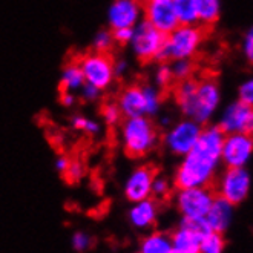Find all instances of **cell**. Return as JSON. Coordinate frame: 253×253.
Instances as JSON below:
<instances>
[{
    "instance_id": "obj_7",
    "label": "cell",
    "mask_w": 253,
    "mask_h": 253,
    "mask_svg": "<svg viewBox=\"0 0 253 253\" xmlns=\"http://www.w3.org/2000/svg\"><path fill=\"white\" fill-rule=\"evenodd\" d=\"M201 129L203 125L184 117L166 127L165 135H163V144L172 155L184 157L197 144L201 135Z\"/></svg>"
},
{
    "instance_id": "obj_6",
    "label": "cell",
    "mask_w": 253,
    "mask_h": 253,
    "mask_svg": "<svg viewBox=\"0 0 253 253\" xmlns=\"http://www.w3.org/2000/svg\"><path fill=\"white\" fill-rule=\"evenodd\" d=\"M166 34L147 23L144 19L132 29V39L127 44L132 55L140 62H158L160 54L165 46Z\"/></svg>"
},
{
    "instance_id": "obj_38",
    "label": "cell",
    "mask_w": 253,
    "mask_h": 253,
    "mask_svg": "<svg viewBox=\"0 0 253 253\" xmlns=\"http://www.w3.org/2000/svg\"><path fill=\"white\" fill-rule=\"evenodd\" d=\"M160 125L163 127H169L172 125V118L169 114H165V115H160Z\"/></svg>"
},
{
    "instance_id": "obj_33",
    "label": "cell",
    "mask_w": 253,
    "mask_h": 253,
    "mask_svg": "<svg viewBox=\"0 0 253 253\" xmlns=\"http://www.w3.org/2000/svg\"><path fill=\"white\" fill-rule=\"evenodd\" d=\"M132 29L133 28H117L112 29V37L115 44H120V46H127L132 39Z\"/></svg>"
},
{
    "instance_id": "obj_14",
    "label": "cell",
    "mask_w": 253,
    "mask_h": 253,
    "mask_svg": "<svg viewBox=\"0 0 253 253\" xmlns=\"http://www.w3.org/2000/svg\"><path fill=\"white\" fill-rule=\"evenodd\" d=\"M143 19L163 34H169L180 25L172 0H143Z\"/></svg>"
},
{
    "instance_id": "obj_16",
    "label": "cell",
    "mask_w": 253,
    "mask_h": 253,
    "mask_svg": "<svg viewBox=\"0 0 253 253\" xmlns=\"http://www.w3.org/2000/svg\"><path fill=\"white\" fill-rule=\"evenodd\" d=\"M233 207L235 206L230 204L227 200L221 198L218 195L215 197L209 212H207L204 216V219H206L207 224H209L211 230L224 233L229 229L230 222L233 219Z\"/></svg>"
},
{
    "instance_id": "obj_17",
    "label": "cell",
    "mask_w": 253,
    "mask_h": 253,
    "mask_svg": "<svg viewBox=\"0 0 253 253\" xmlns=\"http://www.w3.org/2000/svg\"><path fill=\"white\" fill-rule=\"evenodd\" d=\"M157 215H158V201L154 200L152 197L141 200V201H137L135 206L132 207L130 213H129L130 221L137 227L154 226Z\"/></svg>"
},
{
    "instance_id": "obj_31",
    "label": "cell",
    "mask_w": 253,
    "mask_h": 253,
    "mask_svg": "<svg viewBox=\"0 0 253 253\" xmlns=\"http://www.w3.org/2000/svg\"><path fill=\"white\" fill-rule=\"evenodd\" d=\"M241 52L247 63L253 65V25L247 29L241 40Z\"/></svg>"
},
{
    "instance_id": "obj_4",
    "label": "cell",
    "mask_w": 253,
    "mask_h": 253,
    "mask_svg": "<svg viewBox=\"0 0 253 253\" xmlns=\"http://www.w3.org/2000/svg\"><path fill=\"white\" fill-rule=\"evenodd\" d=\"M117 106L123 118L130 117H155L161 112L163 92L154 83L127 84L117 97Z\"/></svg>"
},
{
    "instance_id": "obj_22",
    "label": "cell",
    "mask_w": 253,
    "mask_h": 253,
    "mask_svg": "<svg viewBox=\"0 0 253 253\" xmlns=\"http://www.w3.org/2000/svg\"><path fill=\"white\" fill-rule=\"evenodd\" d=\"M226 240L219 232H209L201 238L198 253H224Z\"/></svg>"
},
{
    "instance_id": "obj_23",
    "label": "cell",
    "mask_w": 253,
    "mask_h": 253,
    "mask_svg": "<svg viewBox=\"0 0 253 253\" xmlns=\"http://www.w3.org/2000/svg\"><path fill=\"white\" fill-rule=\"evenodd\" d=\"M71 126L79 130V132H84L87 135H98L101 132V123L94 120L91 117H86L83 114H76L71 117Z\"/></svg>"
},
{
    "instance_id": "obj_34",
    "label": "cell",
    "mask_w": 253,
    "mask_h": 253,
    "mask_svg": "<svg viewBox=\"0 0 253 253\" xmlns=\"http://www.w3.org/2000/svg\"><path fill=\"white\" fill-rule=\"evenodd\" d=\"M72 244H74V249L77 252H84L87 250L89 247L92 246V238L86 235V233H76L74 235V240H72Z\"/></svg>"
},
{
    "instance_id": "obj_5",
    "label": "cell",
    "mask_w": 253,
    "mask_h": 253,
    "mask_svg": "<svg viewBox=\"0 0 253 253\" xmlns=\"http://www.w3.org/2000/svg\"><path fill=\"white\" fill-rule=\"evenodd\" d=\"M204 42V31L200 25H178L166 34L165 46L158 62L192 60L198 54Z\"/></svg>"
},
{
    "instance_id": "obj_15",
    "label": "cell",
    "mask_w": 253,
    "mask_h": 253,
    "mask_svg": "<svg viewBox=\"0 0 253 253\" xmlns=\"http://www.w3.org/2000/svg\"><path fill=\"white\" fill-rule=\"evenodd\" d=\"M157 176V170L151 165H141L132 170L125 184V195L129 201L137 203L151 197L152 183Z\"/></svg>"
},
{
    "instance_id": "obj_36",
    "label": "cell",
    "mask_w": 253,
    "mask_h": 253,
    "mask_svg": "<svg viewBox=\"0 0 253 253\" xmlns=\"http://www.w3.org/2000/svg\"><path fill=\"white\" fill-rule=\"evenodd\" d=\"M60 103L63 108H72L77 103V95L74 92H68V91H62L60 94Z\"/></svg>"
},
{
    "instance_id": "obj_25",
    "label": "cell",
    "mask_w": 253,
    "mask_h": 253,
    "mask_svg": "<svg viewBox=\"0 0 253 253\" xmlns=\"http://www.w3.org/2000/svg\"><path fill=\"white\" fill-rule=\"evenodd\" d=\"M114 44L115 42L112 37V29H108V28L98 29L95 36L92 37V51L108 54L114 48Z\"/></svg>"
},
{
    "instance_id": "obj_11",
    "label": "cell",
    "mask_w": 253,
    "mask_h": 253,
    "mask_svg": "<svg viewBox=\"0 0 253 253\" xmlns=\"http://www.w3.org/2000/svg\"><path fill=\"white\" fill-rule=\"evenodd\" d=\"M253 157L252 133H226L221 147V163L226 168H246Z\"/></svg>"
},
{
    "instance_id": "obj_29",
    "label": "cell",
    "mask_w": 253,
    "mask_h": 253,
    "mask_svg": "<svg viewBox=\"0 0 253 253\" xmlns=\"http://www.w3.org/2000/svg\"><path fill=\"white\" fill-rule=\"evenodd\" d=\"M238 100L253 108V76L244 79L238 86Z\"/></svg>"
},
{
    "instance_id": "obj_13",
    "label": "cell",
    "mask_w": 253,
    "mask_h": 253,
    "mask_svg": "<svg viewBox=\"0 0 253 253\" xmlns=\"http://www.w3.org/2000/svg\"><path fill=\"white\" fill-rule=\"evenodd\" d=\"M143 20V0H112L106 11L109 29L133 28Z\"/></svg>"
},
{
    "instance_id": "obj_19",
    "label": "cell",
    "mask_w": 253,
    "mask_h": 253,
    "mask_svg": "<svg viewBox=\"0 0 253 253\" xmlns=\"http://www.w3.org/2000/svg\"><path fill=\"white\" fill-rule=\"evenodd\" d=\"M195 5L198 14V25L212 26L219 20L222 0H195Z\"/></svg>"
},
{
    "instance_id": "obj_8",
    "label": "cell",
    "mask_w": 253,
    "mask_h": 253,
    "mask_svg": "<svg viewBox=\"0 0 253 253\" xmlns=\"http://www.w3.org/2000/svg\"><path fill=\"white\" fill-rule=\"evenodd\" d=\"M79 65L82 68L86 83L98 87L100 91H106V89L112 86L115 80V74L114 60L109 54L91 51L80 58Z\"/></svg>"
},
{
    "instance_id": "obj_20",
    "label": "cell",
    "mask_w": 253,
    "mask_h": 253,
    "mask_svg": "<svg viewBox=\"0 0 253 253\" xmlns=\"http://www.w3.org/2000/svg\"><path fill=\"white\" fill-rule=\"evenodd\" d=\"M172 249V238L169 235L154 232L143 241L140 253H170Z\"/></svg>"
},
{
    "instance_id": "obj_35",
    "label": "cell",
    "mask_w": 253,
    "mask_h": 253,
    "mask_svg": "<svg viewBox=\"0 0 253 253\" xmlns=\"http://www.w3.org/2000/svg\"><path fill=\"white\" fill-rule=\"evenodd\" d=\"M130 66L127 60H114V74H115V79H120L125 77L126 74L129 72Z\"/></svg>"
},
{
    "instance_id": "obj_28",
    "label": "cell",
    "mask_w": 253,
    "mask_h": 253,
    "mask_svg": "<svg viewBox=\"0 0 253 253\" xmlns=\"http://www.w3.org/2000/svg\"><path fill=\"white\" fill-rule=\"evenodd\" d=\"M122 112L118 109L117 103H106L105 106L101 108V120L106 126H117L122 123Z\"/></svg>"
},
{
    "instance_id": "obj_9",
    "label": "cell",
    "mask_w": 253,
    "mask_h": 253,
    "mask_svg": "<svg viewBox=\"0 0 253 253\" xmlns=\"http://www.w3.org/2000/svg\"><path fill=\"white\" fill-rule=\"evenodd\" d=\"M215 197L216 193L211 186L176 189L175 203L183 218L198 219L204 218L206 213L209 212Z\"/></svg>"
},
{
    "instance_id": "obj_1",
    "label": "cell",
    "mask_w": 253,
    "mask_h": 253,
    "mask_svg": "<svg viewBox=\"0 0 253 253\" xmlns=\"http://www.w3.org/2000/svg\"><path fill=\"white\" fill-rule=\"evenodd\" d=\"M226 133L218 125H204L201 135L190 151L181 157L173 175L176 189L211 186L216 178L221 163V147Z\"/></svg>"
},
{
    "instance_id": "obj_27",
    "label": "cell",
    "mask_w": 253,
    "mask_h": 253,
    "mask_svg": "<svg viewBox=\"0 0 253 253\" xmlns=\"http://www.w3.org/2000/svg\"><path fill=\"white\" fill-rule=\"evenodd\" d=\"M170 190H172V184L169 183L168 178L165 176H160L157 175L155 180L152 183V192H151V197L157 201L160 200H166L170 195Z\"/></svg>"
},
{
    "instance_id": "obj_30",
    "label": "cell",
    "mask_w": 253,
    "mask_h": 253,
    "mask_svg": "<svg viewBox=\"0 0 253 253\" xmlns=\"http://www.w3.org/2000/svg\"><path fill=\"white\" fill-rule=\"evenodd\" d=\"M65 178L69 181V183H76L79 181L80 178L84 175V166H83V163L79 161V160H71L69 161V166L68 169L65 170Z\"/></svg>"
},
{
    "instance_id": "obj_40",
    "label": "cell",
    "mask_w": 253,
    "mask_h": 253,
    "mask_svg": "<svg viewBox=\"0 0 253 253\" xmlns=\"http://www.w3.org/2000/svg\"><path fill=\"white\" fill-rule=\"evenodd\" d=\"M252 135H253V132H252Z\"/></svg>"
},
{
    "instance_id": "obj_2",
    "label": "cell",
    "mask_w": 253,
    "mask_h": 253,
    "mask_svg": "<svg viewBox=\"0 0 253 253\" xmlns=\"http://www.w3.org/2000/svg\"><path fill=\"white\" fill-rule=\"evenodd\" d=\"M173 97L181 114L203 126L209 125V122L221 109L222 101L221 86L212 77L201 80H195L192 77L176 82Z\"/></svg>"
},
{
    "instance_id": "obj_21",
    "label": "cell",
    "mask_w": 253,
    "mask_h": 253,
    "mask_svg": "<svg viewBox=\"0 0 253 253\" xmlns=\"http://www.w3.org/2000/svg\"><path fill=\"white\" fill-rule=\"evenodd\" d=\"M175 16L180 25H198L195 0H172Z\"/></svg>"
},
{
    "instance_id": "obj_10",
    "label": "cell",
    "mask_w": 253,
    "mask_h": 253,
    "mask_svg": "<svg viewBox=\"0 0 253 253\" xmlns=\"http://www.w3.org/2000/svg\"><path fill=\"white\" fill-rule=\"evenodd\" d=\"M252 176L246 168H226L218 178L216 195L227 200L230 204L238 206L250 193Z\"/></svg>"
},
{
    "instance_id": "obj_39",
    "label": "cell",
    "mask_w": 253,
    "mask_h": 253,
    "mask_svg": "<svg viewBox=\"0 0 253 253\" xmlns=\"http://www.w3.org/2000/svg\"><path fill=\"white\" fill-rule=\"evenodd\" d=\"M170 253H189V252H184V250H178V249H172Z\"/></svg>"
},
{
    "instance_id": "obj_26",
    "label": "cell",
    "mask_w": 253,
    "mask_h": 253,
    "mask_svg": "<svg viewBox=\"0 0 253 253\" xmlns=\"http://www.w3.org/2000/svg\"><path fill=\"white\" fill-rule=\"evenodd\" d=\"M170 69L175 82H181L193 77V71H195V65L192 60H173L170 62Z\"/></svg>"
},
{
    "instance_id": "obj_32",
    "label": "cell",
    "mask_w": 253,
    "mask_h": 253,
    "mask_svg": "<svg viewBox=\"0 0 253 253\" xmlns=\"http://www.w3.org/2000/svg\"><path fill=\"white\" fill-rule=\"evenodd\" d=\"M79 94H80V98H82L83 101L94 103V101H97V100L101 97L103 91H100L98 87H95V86H92V84L84 83V84L82 86V89L79 91Z\"/></svg>"
},
{
    "instance_id": "obj_37",
    "label": "cell",
    "mask_w": 253,
    "mask_h": 253,
    "mask_svg": "<svg viewBox=\"0 0 253 253\" xmlns=\"http://www.w3.org/2000/svg\"><path fill=\"white\" fill-rule=\"evenodd\" d=\"M69 158L66 157V155H58L57 158H55V161H54V166H55V169L60 172V173H65V170L68 169V166H69Z\"/></svg>"
},
{
    "instance_id": "obj_24",
    "label": "cell",
    "mask_w": 253,
    "mask_h": 253,
    "mask_svg": "<svg viewBox=\"0 0 253 253\" xmlns=\"http://www.w3.org/2000/svg\"><path fill=\"white\" fill-rule=\"evenodd\" d=\"M173 76H172V69H170V63L169 62H158L157 68L154 69L152 74V83L158 87V89H168L172 86L173 83Z\"/></svg>"
},
{
    "instance_id": "obj_12",
    "label": "cell",
    "mask_w": 253,
    "mask_h": 253,
    "mask_svg": "<svg viewBox=\"0 0 253 253\" xmlns=\"http://www.w3.org/2000/svg\"><path fill=\"white\" fill-rule=\"evenodd\" d=\"M216 125L224 133H252L253 108L236 98L221 109Z\"/></svg>"
},
{
    "instance_id": "obj_18",
    "label": "cell",
    "mask_w": 253,
    "mask_h": 253,
    "mask_svg": "<svg viewBox=\"0 0 253 253\" xmlns=\"http://www.w3.org/2000/svg\"><path fill=\"white\" fill-rule=\"evenodd\" d=\"M84 77L79 62H68L60 72V89L68 92H79L84 84Z\"/></svg>"
},
{
    "instance_id": "obj_3",
    "label": "cell",
    "mask_w": 253,
    "mask_h": 253,
    "mask_svg": "<svg viewBox=\"0 0 253 253\" xmlns=\"http://www.w3.org/2000/svg\"><path fill=\"white\" fill-rule=\"evenodd\" d=\"M118 126L123 151L130 158H143L158 146L160 133L151 117L123 118Z\"/></svg>"
}]
</instances>
